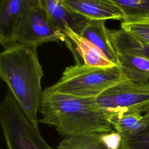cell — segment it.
I'll use <instances>...</instances> for the list:
<instances>
[{"instance_id": "cell-3", "label": "cell", "mask_w": 149, "mask_h": 149, "mask_svg": "<svg viewBox=\"0 0 149 149\" xmlns=\"http://www.w3.org/2000/svg\"><path fill=\"white\" fill-rule=\"evenodd\" d=\"M124 80L126 79L118 66L101 68L75 63L66 67L61 78L44 91L97 98L106 90Z\"/></svg>"}, {"instance_id": "cell-10", "label": "cell", "mask_w": 149, "mask_h": 149, "mask_svg": "<svg viewBox=\"0 0 149 149\" xmlns=\"http://www.w3.org/2000/svg\"><path fill=\"white\" fill-rule=\"evenodd\" d=\"M105 20H89L80 34L95 45L111 61L119 66L118 55L112 44Z\"/></svg>"}, {"instance_id": "cell-21", "label": "cell", "mask_w": 149, "mask_h": 149, "mask_svg": "<svg viewBox=\"0 0 149 149\" xmlns=\"http://www.w3.org/2000/svg\"><path fill=\"white\" fill-rule=\"evenodd\" d=\"M144 116H146V117H149V109L145 113V114L144 115Z\"/></svg>"}, {"instance_id": "cell-2", "label": "cell", "mask_w": 149, "mask_h": 149, "mask_svg": "<svg viewBox=\"0 0 149 149\" xmlns=\"http://www.w3.org/2000/svg\"><path fill=\"white\" fill-rule=\"evenodd\" d=\"M44 73L37 48L13 45L0 54V76L27 118L38 127Z\"/></svg>"}, {"instance_id": "cell-15", "label": "cell", "mask_w": 149, "mask_h": 149, "mask_svg": "<svg viewBox=\"0 0 149 149\" xmlns=\"http://www.w3.org/2000/svg\"><path fill=\"white\" fill-rule=\"evenodd\" d=\"M103 133L65 137L57 149H109L103 140Z\"/></svg>"}, {"instance_id": "cell-16", "label": "cell", "mask_w": 149, "mask_h": 149, "mask_svg": "<svg viewBox=\"0 0 149 149\" xmlns=\"http://www.w3.org/2000/svg\"><path fill=\"white\" fill-rule=\"evenodd\" d=\"M124 15L123 20L149 17V0H112Z\"/></svg>"}, {"instance_id": "cell-9", "label": "cell", "mask_w": 149, "mask_h": 149, "mask_svg": "<svg viewBox=\"0 0 149 149\" xmlns=\"http://www.w3.org/2000/svg\"><path fill=\"white\" fill-rule=\"evenodd\" d=\"M61 2L88 20H124L122 11L112 0H61Z\"/></svg>"}, {"instance_id": "cell-22", "label": "cell", "mask_w": 149, "mask_h": 149, "mask_svg": "<svg viewBox=\"0 0 149 149\" xmlns=\"http://www.w3.org/2000/svg\"><path fill=\"white\" fill-rule=\"evenodd\" d=\"M41 1H42V0H41ZM42 2H43V1H42Z\"/></svg>"}, {"instance_id": "cell-19", "label": "cell", "mask_w": 149, "mask_h": 149, "mask_svg": "<svg viewBox=\"0 0 149 149\" xmlns=\"http://www.w3.org/2000/svg\"><path fill=\"white\" fill-rule=\"evenodd\" d=\"M103 140L109 149H120L122 136L117 132L113 130L102 134Z\"/></svg>"}, {"instance_id": "cell-18", "label": "cell", "mask_w": 149, "mask_h": 149, "mask_svg": "<svg viewBox=\"0 0 149 149\" xmlns=\"http://www.w3.org/2000/svg\"><path fill=\"white\" fill-rule=\"evenodd\" d=\"M120 149H149V132L122 137Z\"/></svg>"}, {"instance_id": "cell-20", "label": "cell", "mask_w": 149, "mask_h": 149, "mask_svg": "<svg viewBox=\"0 0 149 149\" xmlns=\"http://www.w3.org/2000/svg\"><path fill=\"white\" fill-rule=\"evenodd\" d=\"M61 0H42L43 3L44 4L46 2H61Z\"/></svg>"}, {"instance_id": "cell-11", "label": "cell", "mask_w": 149, "mask_h": 149, "mask_svg": "<svg viewBox=\"0 0 149 149\" xmlns=\"http://www.w3.org/2000/svg\"><path fill=\"white\" fill-rule=\"evenodd\" d=\"M119 66L126 80L147 82L149 80V59L126 52H118Z\"/></svg>"}, {"instance_id": "cell-17", "label": "cell", "mask_w": 149, "mask_h": 149, "mask_svg": "<svg viewBox=\"0 0 149 149\" xmlns=\"http://www.w3.org/2000/svg\"><path fill=\"white\" fill-rule=\"evenodd\" d=\"M120 27L138 40L149 44V17L123 20Z\"/></svg>"}, {"instance_id": "cell-6", "label": "cell", "mask_w": 149, "mask_h": 149, "mask_svg": "<svg viewBox=\"0 0 149 149\" xmlns=\"http://www.w3.org/2000/svg\"><path fill=\"white\" fill-rule=\"evenodd\" d=\"M100 107L109 115L146 112L149 109V83L124 80L97 98Z\"/></svg>"}, {"instance_id": "cell-8", "label": "cell", "mask_w": 149, "mask_h": 149, "mask_svg": "<svg viewBox=\"0 0 149 149\" xmlns=\"http://www.w3.org/2000/svg\"><path fill=\"white\" fill-rule=\"evenodd\" d=\"M0 42L4 48L12 45L16 26L31 8L43 3L41 0H1Z\"/></svg>"}, {"instance_id": "cell-7", "label": "cell", "mask_w": 149, "mask_h": 149, "mask_svg": "<svg viewBox=\"0 0 149 149\" xmlns=\"http://www.w3.org/2000/svg\"><path fill=\"white\" fill-rule=\"evenodd\" d=\"M61 31L65 36L64 42L73 55L76 64L101 68L118 66L95 45L68 26H65Z\"/></svg>"}, {"instance_id": "cell-13", "label": "cell", "mask_w": 149, "mask_h": 149, "mask_svg": "<svg viewBox=\"0 0 149 149\" xmlns=\"http://www.w3.org/2000/svg\"><path fill=\"white\" fill-rule=\"evenodd\" d=\"M44 5L51 20L61 30L65 26H68L79 34L89 20L86 17L67 9L61 2H46Z\"/></svg>"}, {"instance_id": "cell-14", "label": "cell", "mask_w": 149, "mask_h": 149, "mask_svg": "<svg viewBox=\"0 0 149 149\" xmlns=\"http://www.w3.org/2000/svg\"><path fill=\"white\" fill-rule=\"evenodd\" d=\"M109 34L116 52H129L149 59V44L138 40L122 29L109 30Z\"/></svg>"}, {"instance_id": "cell-4", "label": "cell", "mask_w": 149, "mask_h": 149, "mask_svg": "<svg viewBox=\"0 0 149 149\" xmlns=\"http://www.w3.org/2000/svg\"><path fill=\"white\" fill-rule=\"evenodd\" d=\"M0 123L8 149H54L27 118L9 91L0 107Z\"/></svg>"}, {"instance_id": "cell-12", "label": "cell", "mask_w": 149, "mask_h": 149, "mask_svg": "<svg viewBox=\"0 0 149 149\" xmlns=\"http://www.w3.org/2000/svg\"><path fill=\"white\" fill-rule=\"evenodd\" d=\"M109 119L113 129L122 137L149 132V117L141 113H116L109 115Z\"/></svg>"}, {"instance_id": "cell-5", "label": "cell", "mask_w": 149, "mask_h": 149, "mask_svg": "<svg viewBox=\"0 0 149 149\" xmlns=\"http://www.w3.org/2000/svg\"><path fill=\"white\" fill-rule=\"evenodd\" d=\"M64 41V34L52 22L44 4L40 3L30 8L20 18L12 45L37 48L45 42Z\"/></svg>"}, {"instance_id": "cell-1", "label": "cell", "mask_w": 149, "mask_h": 149, "mask_svg": "<svg viewBox=\"0 0 149 149\" xmlns=\"http://www.w3.org/2000/svg\"><path fill=\"white\" fill-rule=\"evenodd\" d=\"M39 111L42 118L38 122L54 126L65 137L114 130L109 115L100 107L97 98L44 91Z\"/></svg>"}]
</instances>
